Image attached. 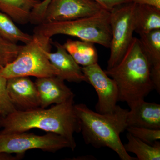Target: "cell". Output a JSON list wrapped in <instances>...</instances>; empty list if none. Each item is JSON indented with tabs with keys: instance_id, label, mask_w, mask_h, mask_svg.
Listing matches in <instances>:
<instances>
[{
	"instance_id": "cell-1",
	"label": "cell",
	"mask_w": 160,
	"mask_h": 160,
	"mask_svg": "<svg viewBox=\"0 0 160 160\" xmlns=\"http://www.w3.org/2000/svg\"><path fill=\"white\" fill-rule=\"evenodd\" d=\"M74 106V99H72L49 109H16L6 116L0 117V128L2 129L0 132L13 133L39 129L62 136L76 147L74 134L81 132V126Z\"/></svg>"
},
{
	"instance_id": "cell-2",
	"label": "cell",
	"mask_w": 160,
	"mask_h": 160,
	"mask_svg": "<svg viewBox=\"0 0 160 160\" xmlns=\"http://www.w3.org/2000/svg\"><path fill=\"white\" fill-rule=\"evenodd\" d=\"M79 119L81 132L85 143L96 149L107 147L116 152L122 160H136L126 152L120 134L126 130L129 110L117 106L113 112L100 113L86 104H75Z\"/></svg>"
},
{
	"instance_id": "cell-3",
	"label": "cell",
	"mask_w": 160,
	"mask_h": 160,
	"mask_svg": "<svg viewBox=\"0 0 160 160\" xmlns=\"http://www.w3.org/2000/svg\"><path fill=\"white\" fill-rule=\"evenodd\" d=\"M105 71L117 86L118 102L127 103L128 106L144 99L154 89L149 62L137 38H133L121 62Z\"/></svg>"
},
{
	"instance_id": "cell-4",
	"label": "cell",
	"mask_w": 160,
	"mask_h": 160,
	"mask_svg": "<svg viewBox=\"0 0 160 160\" xmlns=\"http://www.w3.org/2000/svg\"><path fill=\"white\" fill-rule=\"evenodd\" d=\"M109 17V11L104 9L99 13L88 17L42 23L35 27L33 33L50 38L56 35H66L109 49L112 38Z\"/></svg>"
},
{
	"instance_id": "cell-5",
	"label": "cell",
	"mask_w": 160,
	"mask_h": 160,
	"mask_svg": "<svg viewBox=\"0 0 160 160\" xmlns=\"http://www.w3.org/2000/svg\"><path fill=\"white\" fill-rule=\"evenodd\" d=\"M51 49V38L33 33L31 42L22 46L15 59L0 70L6 79L18 77L37 78L57 76L48 54Z\"/></svg>"
},
{
	"instance_id": "cell-6",
	"label": "cell",
	"mask_w": 160,
	"mask_h": 160,
	"mask_svg": "<svg viewBox=\"0 0 160 160\" xmlns=\"http://www.w3.org/2000/svg\"><path fill=\"white\" fill-rule=\"evenodd\" d=\"M136 6L132 2L124 3L115 6L109 11L112 38L110 56L106 69L117 65L131 45L134 38Z\"/></svg>"
},
{
	"instance_id": "cell-7",
	"label": "cell",
	"mask_w": 160,
	"mask_h": 160,
	"mask_svg": "<svg viewBox=\"0 0 160 160\" xmlns=\"http://www.w3.org/2000/svg\"><path fill=\"white\" fill-rule=\"evenodd\" d=\"M65 148L73 151L76 147L66 138L53 132H48L43 135L27 132H0V153L24 154L31 149L55 152Z\"/></svg>"
},
{
	"instance_id": "cell-8",
	"label": "cell",
	"mask_w": 160,
	"mask_h": 160,
	"mask_svg": "<svg viewBox=\"0 0 160 160\" xmlns=\"http://www.w3.org/2000/svg\"><path fill=\"white\" fill-rule=\"evenodd\" d=\"M103 9L93 0H51L41 24L88 17L99 13Z\"/></svg>"
},
{
	"instance_id": "cell-9",
	"label": "cell",
	"mask_w": 160,
	"mask_h": 160,
	"mask_svg": "<svg viewBox=\"0 0 160 160\" xmlns=\"http://www.w3.org/2000/svg\"><path fill=\"white\" fill-rule=\"evenodd\" d=\"M82 69L87 82L93 86L97 93V112L103 114L113 112L118 102V90L114 80L106 74L98 63L82 67Z\"/></svg>"
},
{
	"instance_id": "cell-10",
	"label": "cell",
	"mask_w": 160,
	"mask_h": 160,
	"mask_svg": "<svg viewBox=\"0 0 160 160\" xmlns=\"http://www.w3.org/2000/svg\"><path fill=\"white\" fill-rule=\"evenodd\" d=\"M7 90L16 109L28 110L40 107V101L35 82L29 77L7 79Z\"/></svg>"
},
{
	"instance_id": "cell-11",
	"label": "cell",
	"mask_w": 160,
	"mask_h": 160,
	"mask_svg": "<svg viewBox=\"0 0 160 160\" xmlns=\"http://www.w3.org/2000/svg\"><path fill=\"white\" fill-rule=\"evenodd\" d=\"M38 92L40 107L46 108L74 99L73 92L56 76L37 78L34 82Z\"/></svg>"
},
{
	"instance_id": "cell-12",
	"label": "cell",
	"mask_w": 160,
	"mask_h": 160,
	"mask_svg": "<svg viewBox=\"0 0 160 160\" xmlns=\"http://www.w3.org/2000/svg\"><path fill=\"white\" fill-rule=\"evenodd\" d=\"M56 51L49 52L48 58L57 71L58 77L71 82H87L86 76L81 67L67 51L63 45L56 42Z\"/></svg>"
},
{
	"instance_id": "cell-13",
	"label": "cell",
	"mask_w": 160,
	"mask_h": 160,
	"mask_svg": "<svg viewBox=\"0 0 160 160\" xmlns=\"http://www.w3.org/2000/svg\"><path fill=\"white\" fill-rule=\"evenodd\" d=\"M127 118L128 127L160 129V105L138 100L129 106Z\"/></svg>"
},
{
	"instance_id": "cell-14",
	"label": "cell",
	"mask_w": 160,
	"mask_h": 160,
	"mask_svg": "<svg viewBox=\"0 0 160 160\" xmlns=\"http://www.w3.org/2000/svg\"><path fill=\"white\" fill-rule=\"evenodd\" d=\"M140 44L149 64L154 89L160 93V29L140 35Z\"/></svg>"
},
{
	"instance_id": "cell-15",
	"label": "cell",
	"mask_w": 160,
	"mask_h": 160,
	"mask_svg": "<svg viewBox=\"0 0 160 160\" xmlns=\"http://www.w3.org/2000/svg\"><path fill=\"white\" fill-rule=\"evenodd\" d=\"M40 0H0V11L9 16L15 23H29L32 11Z\"/></svg>"
},
{
	"instance_id": "cell-16",
	"label": "cell",
	"mask_w": 160,
	"mask_h": 160,
	"mask_svg": "<svg viewBox=\"0 0 160 160\" xmlns=\"http://www.w3.org/2000/svg\"><path fill=\"white\" fill-rule=\"evenodd\" d=\"M134 32L140 35L160 29V9L137 4L134 13Z\"/></svg>"
},
{
	"instance_id": "cell-17",
	"label": "cell",
	"mask_w": 160,
	"mask_h": 160,
	"mask_svg": "<svg viewBox=\"0 0 160 160\" xmlns=\"http://www.w3.org/2000/svg\"><path fill=\"white\" fill-rule=\"evenodd\" d=\"M63 46L80 66L86 67L98 63V56L93 43L68 39Z\"/></svg>"
},
{
	"instance_id": "cell-18",
	"label": "cell",
	"mask_w": 160,
	"mask_h": 160,
	"mask_svg": "<svg viewBox=\"0 0 160 160\" xmlns=\"http://www.w3.org/2000/svg\"><path fill=\"white\" fill-rule=\"evenodd\" d=\"M128 142L124 144L125 150L132 152L139 160H160V142L157 141L153 145L147 144L128 132Z\"/></svg>"
},
{
	"instance_id": "cell-19",
	"label": "cell",
	"mask_w": 160,
	"mask_h": 160,
	"mask_svg": "<svg viewBox=\"0 0 160 160\" xmlns=\"http://www.w3.org/2000/svg\"><path fill=\"white\" fill-rule=\"evenodd\" d=\"M0 36L12 42L25 44L31 42L32 35L21 30L9 16L0 11Z\"/></svg>"
},
{
	"instance_id": "cell-20",
	"label": "cell",
	"mask_w": 160,
	"mask_h": 160,
	"mask_svg": "<svg viewBox=\"0 0 160 160\" xmlns=\"http://www.w3.org/2000/svg\"><path fill=\"white\" fill-rule=\"evenodd\" d=\"M22 47L0 36V70L15 59Z\"/></svg>"
},
{
	"instance_id": "cell-21",
	"label": "cell",
	"mask_w": 160,
	"mask_h": 160,
	"mask_svg": "<svg viewBox=\"0 0 160 160\" xmlns=\"http://www.w3.org/2000/svg\"><path fill=\"white\" fill-rule=\"evenodd\" d=\"M128 132L147 144L153 145L160 139V129H153L144 127H128Z\"/></svg>"
},
{
	"instance_id": "cell-22",
	"label": "cell",
	"mask_w": 160,
	"mask_h": 160,
	"mask_svg": "<svg viewBox=\"0 0 160 160\" xmlns=\"http://www.w3.org/2000/svg\"><path fill=\"white\" fill-rule=\"evenodd\" d=\"M6 78L0 74V117H4L16 110L9 98Z\"/></svg>"
},
{
	"instance_id": "cell-23",
	"label": "cell",
	"mask_w": 160,
	"mask_h": 160,
	"mask_svg": "<svg viewBox=\"0 0 160 160\" xmlns=\"http://www.w3.org/2000/svg\"><path fill=\"white\" fill-rule=\"evenodd\" d=\"M50 1L43 0L35 6L32 11L29 23L36 25L41 24L44 13Z\"/></svg>"
},
{
	"instance_id": "cell-24",
	"label": "cell",
	"mask_w": 160,
	"mask_h": 160,
	"mask_svg": "<svg viewBox=\"0 0 160 160\" xmlns=\"http://www.w3.org/2000/svg\"><path fill=\"white\" fill-rule=\"evenodd\" d=\"M104 9L110 11L115 6L124 3L130 2L131 0H93Z\"/></svg>"
},
{
	"instance_id": "cell-25",
	"label": "cell",
	"mask_w": 160,
	"mask_h": 160,
	"mask_svg": "<svg viewBox=\"0 0 160 160\" xmlns=\"http://www.w3.org/2000/svg\"><path fill=\"white\" fill-rule=\"evenodd\" d=\"M137 5H148L160 9V0H131Z\"/></svg>"
},
{
	"instance_id": "cell-26",
	"label": "cell",
	"mask_w": 160,
	"mask_h": 160,
	"mask_svg": "<svg viewBox=\"0 0 160 160\" xmlns=\"http://www.w3.org/2000/svg\"><path fill=\"white\" fill-rule=\"evenodd\" d=\"M12 153L2 152L0 153V160H15L17 159H18L20 158H22L24 154H17L15 156L11 155Z\"/></svg>"
}]
</instances>
